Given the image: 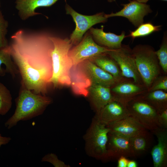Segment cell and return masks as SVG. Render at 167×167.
<instances>
[{
  "mask_svg": "<svg viewBox=\"0 0 167 167\" xmlns=\"http://www.w3.org/2000/svg\"><path fill=\"white\" fill-rule=\"evenodd\" d=\"M52 33L20 29L11 36L8 48L20 74L21 84L45 95L53 74Z\"/></svg>",
  "mask_w": 167,
  "mask_h": 167,
  "instance_id": "6da1fadb",
  "label": "cell"
},
{
  "mask_svg": "<svg viewBox=\"0 0 167 167\" xmlns=\"http://www.w3.org/2000/svg\"><path fill=\"white\" fill-rule=\"evenodd\" d=\"M71 79V86L73 92L84 96H87V90L91 86L98 84L111 88L120 81L89 59L73 66Z\"/></svg>",
  "mask_w": 167,
  "mask_h": 167,
  "instance_id": "7a4b0ae2",
  "label": "cell"
},
{
  "mask_svg": "<svg viewBox=\"0 0 167 167\" xmlns=\"http://www.w3.org/2000/svg\"><path fill=\"white\" fill-rule=\"evenodd\" d=\"M15 101V112L4 124L9 129L20 121L28 120L41 115L52 100L46 95L35 94L21 85Z\"/></svg>",
  "mask_w": 167,
  "mask_h": 167,
  "instance_id": "3957f363",
  "label": "cell"
},
{
  "mask_svg": "<svg viewBox=\"0 0 167 167\" xmlns=\"http://www.w3.org/2000/svg\"><path fill=\"white\" fill-rule=\"evenodd\" d=\"M54 44L52 52V76L49 84L57 88L71 86V71L73 66L69 56L73 45L69 39L62 38L51 34Z\"/></svg>",
  "mask_w": 167,
  "mask_h": 167,
  "instance_id": "277c9868",
  "label": "cell"
},
{
  "mask_svg": "<svg viewBox=\"0 0 167 167\" xmlns=\"http://www.w3.org/2000/svg\"><path fill=\"white\" fill-rule=\"evenodd\" d=\"M132 49L138 71L148 90L154 79L161 74L156 51L147 45H138Z\"/></svg>",
  "mask_w": 167,
  "mask_h": 167,
  "instance_id": "5b68a950",
  "label": "cell"
},
{
  "mask_svg": "<svg viewBox=\"0 0 167 167\" xmlns=\"http://www.w3.org/2000/svg\"><path fill=\"white\" fill-rule=\"evenodd\" d=\"M109 131L106 125L95 116L84 136L86 150L89 155L102 160L109 159L106 146Z\"/></svg>",
  "mask_w": 167,
  "mask_h": 167,
  "instance_id": "8992f818",
  "label": "cell"
},
{
  "mask_svg": "<svg viewBox=\"0 0 167 167\" xmlns=\"http://www.w3.org/2000/svg\"><path fill=\"white\" fill-rule=\"evenodd\" d=\"M126 106L130 116L146 130L152 133L161 128L158 122L157 111L141 96L128 102Z\"/></svg>",
  "mask_w": 167,
  "mask_h": 167,
  "instance_id": "52a82bcc",
  "label": "cell"
},
{
  "mask_svg": "<svg viewBox=\"0 0 167 167\" xmlns=\"http://www.w3.org/2000/svg\"><path fill=\"white\" fill-rule=\"evenodd\" d=\"M65 8L66 14L71 16L75 24V28L69 39L73 45L78 44L82 40L84 33L93 26L105 23L108 20L103 12L91 15H84L77 12L67 3Z\"/></svg>",
  "mask_w": 167,
  "mask_h": 167,
  "instance_id": "ba28073f",
  "label": "cell"
},
{
  "mask_svg": "<svg viewBox=\"0 0 167 167\" xmlns=\"http://www.w3.org/2000/svg\"><path fill=\"white\" fill-rule=\"evenodd\" d=\"M106 53L117 62L123 77L143 84L136 67L132 49L129 46L122 45L120 48L111 49Z\"/></svg>",
  "mask_w": 167,
  "mask_h": 167,
  "instance_id": "9c48e42d",
  "label": "cell"
},
{
  "mask_svg": "<svg viewBox=\"0 0 167 167\" xmlns=\"http://www.w3.org/2000/svg\"><path fill=\"white\" fill-rule=\"evenodd\" d=\"M111 50L97 44L89 31L78 44L71 48L69 52V56L73 65H75L98 55L106 53Z\"/></svg>",
  "mask_w": 167,
  "mask_h": 167,
  "instance_id": "30bf717a",
  "label": "cell"
},
{
  "mask_svg": "<svg viewBox=\"0 0 167 167\" xmlns=\"http://www.w3.org/2000/svg\"><path fill=\"white\" fill-rule=\"evenodd\" d=\"M110 89L114 100L126 105L130 101L148 91L143 84L127 78L118 82Z\"/></svg>",
  "mask_w": 167,
  "mask_h": 167,
  "instance_id": "8fae6325",
  "label": "cell"
},
{
  "mask_svg": "<svg viewBox=\"0 0 167 167\" xmlns=\"http://www.w3.org/2000/svg\"><path fill=\"white\" fill-rule=\"evenodd\" d=\"M126 4H121L123 8L115 13L105 14L108 18L113 17H122L127 18L136 27H138L144 22L145 16L151 13L152 11L150 6L146 3L130 0Z\"/></svg>",
  "mask_w": 167,
  "mask_h": 167,
  "instance_id": "7c38bea8",
  "label": "cell"
},
{
  "mask_svg": "<svg viewBox=\"0 0 167 167\" xmlns=\"http://www.w3.org/2000/svg\"><path fill=\"white\" fill-rule=\"evenodd\" d=\"M106 148L109 159L118 160L121 156L134 157L129 138L109 132Z\"/></svg>",
  "mask_w": 167,
  "mask_h": 167,
  "instance_id": "4fadbf2b",
  "label": "cell"
},
{
  "mask_svg": "<svg viewBox=\"0 0 167 167\" xmlns=\"http://www.w3.org/2000/svg\"><path fill=\"white\" fill-rule=\"evenodd\" d=\"M129 116L126 105L114 99L96 113L95 117L107 125Z\"/></svg>",
  "mask_w": 167,
  "mask_h": 167,
  "instance_id": "5bb4252c",
  "label": "cell"
},
{
  "mask_svg": "<svg viewBox=\"0 0 167 167\" xmlns=\"http://www.w3.org/2000/svg\"><path fill=\"white\" fill-rule=\"evenodd\" d=\"M106 125L109 132L129 138L148 130L130 116Z\"/></svg>",
  "mask_w": 167,
  "mask_h": 167,
  "instance_id": "9a60e30c",
  "label": "cell"
},
{
  "mask_svg": "<svg viewBox=\"0 0 167 167\" xmlns=\"http://www.w3.org/2000/svg\"><path fill=\"white\" fill-rule=\"evenodd\" d=\"M89 32L95 42L99 45L111 49H116L121 47L122 42L126 37L124 31L120 35L114 33L105 32L104 27L100 28L91 27Z\"/></svg>",
  "mask_w": 167,
  "mask_h": 167,
  "instance_id": "2e32d148",
  "label": "cell"
},
{
  "mask_svg": "<svg viewBox=\"0 0 167 167\" xmlns=\"http://www.w3.org/2000/svg\"><path fill=\"white\" fill-rule=\"evenodd\" d=\"M152 134L157 137V144L152 148L151 154L154 167L167 166V129L160 128Z\"/></svg>",
  "mask_w": 167,
  "mask_h": 167,
  "instance_id": "e0dca14e",
  "label": "cell"
},
{
  "mask_svg": "<svg viewBox=\"0 0 167 167\" xmlns=\"http://www.w3.org/2000/svg\"><path fill=\"white\" fill-rule=\"evenodd\" d=\"M87 94L96 113L114 100L110 88L100 85H94L90 87L87 90Z\"/></svg>",
  "mask_w": 167,
  "mask_h": 167,
  "instance_id": "ac0fdd59",
  "label": "cell"
},
{
  "mask_svg": "<svg viewBox=\"0 0 167 167\" xmlns=\"http://www.w3.org/2000/svg\"><path fill=\"white\" fill-rule=\"evenodd\" d=\"M58 0H16L15 7L21 19L25 20L30 17L41 14L35 11L38 7L50 6Z\"/></svg>",
  "mask_w": 167,
  "mask_h": 167,
  "instance_id": "d6986e66",
  "label": "cell"
},
{
  "mask_svg": "<svg viewBox=\"0 0 167 167\" xmlns=\"http://www.w3.org/2000/svg\"><path fill=\"white\" fill-rule=\"evenodd\" d=\"M89 59L116 79L121 81L126 78L123 76L117 62L106 53L98 55Z\"/></svg>",
  "mask_w": 167,
  "mask_h": 167,
  "instance_id": "ffe728a7",
  "label": "cell"
},
{
  "mask_svg": "<svg viewBox=\"0 0 167 167\" xmlns=\"http://www.w3.org/2000/svg\"><path fill=\"white\" fill-rule=\"evenodd\" d=\"M152 135L148 130L129 138L134 157L141 156L150 148L152 143Z\"/></svg>",
  "mask_w": 167,
  "mask_h": 167,
  "instance_id": "44dd1931",
  "label": "cell"
},
{
  "mask_svg": "<svg viewBox=\"0 0 167 167\" xmlns=\"http://www.w3.org/2000/svg\"><path fill=\"white\" fill-rule=\"evenodd\" d=\"M141 96L158 113L167 108V92L161 90L148 91Z\"/></svg>",
  "mask_w": 167,
  "mask_h": 167,
  "instance_id": "7402d4cb",
  "label": "cell"
},
{
  "mask_svg": "<svg viewBox=\"0 0 167 167\" xmlns=\"http://www.w3.org/2000/svg\"><path fill=\"white\" fill-rule=\"evenodd\" d=\"M6 73L15 78L19 73V71L12 59L8 45L0 49V76L5 75Z\"/></svg>",
  "mask_w": 167,
  "mask_h": 167,
  "instance_id": "603a6c76",
  "label": "cell"
},
{
  "mask_svg": "<svg viewBox=\"0 0 167 167\" xmlns=\"http://www.w3.org/2000/svg\"><path fill=\"white\" fill-rule=\"evenodd\" d=\"M12 97L7 88L0 82V115H6L12 105Z\"/></svg>",
  "mask_w": 167,
  "mask_h": 167,
  "instance_id": "cb8c5ba5",
  "label": "cell"
},
{
  "mask_svg": "<svg viewBox=\"0 0 167 167\" xmlns=\"http://www.w3.org/2000/svg\"><path fill=\"white\" fill-rule=\"evenodd\" d=\"M161 27V25H154L151 23H143L135 30L131 31L127 36L134 39L137 37L146 36L154 32L160 31Z\"/></svg>",
  "mask_w": 167,
  "mask_h": 167,
  "instance_id": "d4e9b609",
  "label": "cell"
},
{
  "mask_svg": "<svg viewBox=\"0 0 167 167\" xmlns=\"http://www.w3.org/2000/svg\"><path fill=\"white\" fill-rule=\"evenodd\" d=\"M159 64L163 73L167 74V36L164 34L159 49L155 51Z\"/></svg>",
  "mask_w": 167,
  "mask_h": 167,
  "instance_id": "484cf974",
  "label": "cell"
},
{
  "mask_svg": "<svg viewBox=\"0 0 167 167\" xmlns=\"http://www.w3.org/2000/svg\"><path fill=\"white\" fill-rule=\"evenodd\" d=\"M160 90L167 92V75L163 73L161 74L154 79L148 91Z\"/></svg>",
  "mask_w": 167,
  "mask_h": 167,
  "instance_id": "4316f807",
  "label": "cell"
},
{
  "mask_svg": "<svg viewBox=\"0 0 167 167\" xmlns=\"http://www.w3.org/2000/svg\"><path fill=\"white\" fill-rule=\"evenodd\" d=\"M8 25V22L5 19L0 10V49L5 48L8 45L6 38Z\"/></svg>",
  "mask_w": 167,
  "mask_h": 167,
  "instance_id": "83f0119b",
  "label": "cell"
},
{
  "mask_svg": "<svg viewBox=\"0 0 167 167\" xmlns=\"http://www.w3.org/2000/svg\"><path fill=\"white\" fill-rule=\"evenodd\" d=\"M41 161L49 162L55 167H69L63 162L59 160L55 154L52 153L48 154L42 158Z\"/></svg>",
  "mask_w": 167,
  "mask_h": 167,
  "instance_id": "f1b7e54d",
  "label": "cell"
},
{
  "mask_svg": "<svg viewBox=\"0 0 167 167\" xmlns=\"http://www.w3.org/2000/svg\"><path fill=\"white\" fill-rule=\"evenodd\" d=\"M157 120L161 128L167 129V108L158 113Z\"/></svg>",
  "mask_w": 167,
  "mask_h": 167,
  "instance_id": "f546056e",
  "label": "cell"
},
{
  "mask_svg": "<svg viewBox=\"0 0 167 167\" xmlns=\"http://www.w3.org/2000/svg\"><path fill=\"white\" fill-rule=\"evenodd\" d=\"M129 160L127 157L121 156L118 159V167H127Z\"/></svg>",
  "mask_w": 167,
  "mask_h": 167,
  "instance_id": "4dcf8cb0",
  "label": "cell"
},
{
  "mask_svg": "<svg viewBox=\"0 0 167 167\" xmlns=\"http://www.w3.org/2000/svg\"><path fill=\"white\" fill-rule=\"evenodd\" d=\"M11 139V137L3 136L0 133V148L2 145L8 143Z\"/></svg>",
  "mask_w": 167,
  "mask_h": 167,
  "instance_id": "1f68e13d",
  "label": "cell"
},
{
  "mask_svg": "<svg viewBox=\"0 0 167 167\" xmlns=\"http://www.w3.org/2000/svg\"><path fill=\"white\" fill-rule=\"evenodd\" d=\"M137 164L136 161L133 160H129L127 167H137Z\"/></svg>",
  "mask_w": 167,
  "mask_h": 167,
  "instance_id": "d6a6232c",
  "label": "cell"
},
{
  "mask_svg": "<svg viewBox=\"0 0 167 167\" xmlns=\"http://www.w3.org/2000/svg\"><path fill=\"white\" fill-rule=\"evenodd\" d=\"M140 3H146L149 0H132Z\"/></svg>",
  "mask_w": 167,
  "mask_h": 167,
  "instance_id": "836d02e7",
  "label": "cell"
},
{
  "mask_svg": "<svg viewBox=\"0 0 167 167\" xmlns=\"http://www.w3.org/2000/svg\"><path fill=\"white\" fill-rule=\"evenodd\" d=\"M115 0H108V1L109 2H113L115 1Z\"/></svg>",
  "mask_w": 167,
  "mask_h": 167,
  "instance_id": "e575fe53",
  "label": "cell"
},
{
  "mask_svg": "<svg viewBox=\"0 0 167 167\" xmlns=\"http://www.w3.org/2000/svg\"><path fill=\"white\" fill-rule=\"evenodd\" d=\"M161 0L165 1H167V0Z\"/></svg>",
  "mask_w": 167,
  "mask_h": 167,
  "instance_id": "d590c367",
  "label": "cell"
},
{
  "mask_svg": "<svg viewBox=\"0 0 167 167\" xmlns=\"http://www.w3.org/2000/svg\"><path fill=\"white\" fill-rule=\"evenodd\" d=\"M1 6V3H0V7Z\"/></svg>",
  "mask_w": 167,
  "mask_h": 167,
  "instance_id": "8d00e7d4",
  "label": "cell"
}]
</instances>
